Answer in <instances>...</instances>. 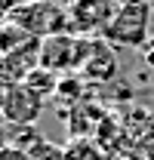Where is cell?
Segmentation results:
<instances>
[{
    "label": "cell",
    "instance_id": "obj_1",
    "mask_svg": "<svg viewBox=\"0 0 154 160\" xmlns=\"http://www.w3.org/2000/svg\"><path fill=\"white\" fill-rule=\"evenodd\" d=\"M148 25H151V3L148 0H126L114 9L102 37L114 46H145L148 43Z\"/></svg>",
    "mask_w": 154,
    "mask_h": 160
},
{
    "label": "cell",
    "instance_id": "obj_2",
    "mask_svg": "<svg viewBox=\"0 0 154 160\" xmlns=\"http://www.w3.org/2000/svg\"><path fill=\"white\" fill-rule=\"evenodd\" d=\"M9 22H16L31 37L43 40L49 34L68 31V9H62L56 0H25L9 12Z\"/></svg>",
    "mask_w": 154,
    "mask_h": 160
},
{
    "label": "cell",
    "instance_id": "obj_3",
    "mask_svg": "<svg viewBox=\"0 0 154 160\" xmlns=\"http://www.w3.org/2000/svg\"><path fill=\"white\" fill-rule=\"evenodd\" d=\"M86 56V37L71 34V31H59L40 40V65L53 68L56 74H71L83 65Z\"/></svg>",
    "mask_w": 154,
    "mask_h": 160
},
{
    "label": "cell",
    "instance_id": "obj_4",
    "mask_svg": "<svg viewBox=\"0 0 154 160\" xmlns=\"http://www.w3.org/2000/svg\"><path fill=\"white\" fill-rule=\"evenodd\" d=\"M114 16V6L111 0H71L68 6V31L71 34H93L102 37V31L108 28V22Z\"/></svg>",
    "mask_w": 154,
    "mask_h": 160
},
{
    "label": "cell",
    "instance_id": "obj_5",
    "mask_svg": "<svg viewBox=\"0 0 154 160\" xmlns=\"http://www.w3.org/2000/svg\"><path fill=\"white\" fill-rule=\"evenodd\" d=\"M0 111H3V117L9 120L13 126H31L40 117V111H43V96H37L25 83H13L6 89V96H3Z\"/></svg>",
    "mask_w": 154,
    "mask_h": 160
},
{
    "label": "cell",
    "instance_id": "obj_6",
    "mask_svg": "<svg viewBox=\"0 0 154 160\" xmlns=\"http://www.w3.org/2000/svg\"><path fill=\"white\" fill-rule=\"evenodd\" d=\"M83 80L90 83H108L117 74V52L114 43H108L105 37H86V56H83Z\"/></svg>",
    "mask_w": 154,
    "mask_h": 160
},
{
    "label": "cell",
    "instance_id": "obj_7",
    "mask_svg": "<svg viewBox=\"0 0 154 160\" xmlns=\"http://www.w3.org/2000/svg\"><path fill=\"white\" fill-rule=\"evenodd\" d=\"M37 65H40V40L34 37V40H28L25 46L0 56V80L3 83H22L28 77V71L37 68Z\"/></svg>",
    "mask_w": 154,
    "mask_h": 160
},
{
    "label": "cell",
    "instance_id": "obj_8",
    "mask_svg": "<svg viewBox=\"0 0 154 160\" xmlns=\"http://www.w3.org/2000/svg\"><path fill=\"white\" fill-rule=\"evenodd\" d=\"M65 160H108V151L96 139H71L62 148Z\"/></svg>",
    "mask_w": 154,
    "mask_h": 160
},
{
    "label": "cell",
    "instance_id": "obj_9",
    "mask_svg": "<svg viewBox=\"0 0 154 160\" xmlns=\"http://www.w3.org/2000/svg\"><path fill=\"white\" fill-rule=\"evenodd\" d=\"M59 80H62V74H56V71H53V68H46V65H37V68H31V71H28V77L22 80V83H25V86H31L37 96L46 99V96H53V92L59 89Z\"/></svg>",
    "mask_w": 154,
    "mask_h": 160
},
{
    "label": "cell",
    "instance_id": "obj_10",
    "mask_svg": "<svg viewBox=\"0 0 154 160\" xmlns=\"http://www.w3.org/2000/svg\"><path fill=\"white\" fill-rule=\"evenodd\" d=\"M56 96L65 102V105H71V108H74V105H80V102H83V96H86V80L77 77L74 71H71V74H62Z\"/></svg>",
    "mask_w": 154,
    "mask_h": 160
},
{
    "label": "cell",
    "instance_id": "obj_11",
    "mask_svg": "<svg viewBox=\"0 0 154 160\" xmlns=\"http://www.w3.org/2000/svg\"><path fill=\"white\" fill-rule=\"evenodd\" d=\"M28 40H34L28 31H22L16 22H0V56H6V52H13V49H19L25 46Z\"/></svg>",
    "mask_w": 154,
    "mask_h": 160
},
{
    "label": "cell",
    "instance_id": "obj_12",
    "mask_svg": "<svg viewBox=\"0 0 154 160\" xmlns=\"http://www.w3.org/2000/svg\"><path fill=\"white\" fill-rule=\"evenodd\" d=\"M142 59H145L148 68H154V40H148V43L142 46Z\"/></svg>",
    "mask_w": 154,
    "mask_h": 160
},
{
    "label": "cell",
    "instance_id": "obj_13",
    "mask_svg": "<svg viewBox=\"0 0 154 160\" xmlns=\"http://www.w3.org/2000/svg\"><path fill=\"white\" fill-rule=\"evenodd\" d=\"M6 129H9V120L3 117V111H0V145H6V142H3V136H6Z\"/></svg>",
    "mask_w": 154,
    "mask_h": 160
}]
</instances>
